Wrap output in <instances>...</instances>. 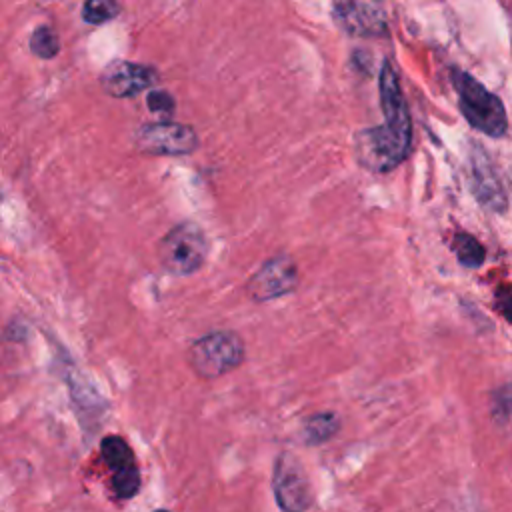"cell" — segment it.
<instances>
[{
	"label": "cell",
	"instance_id": "e0dca14e",
	"mask_svg": "<svg viewBox=\"0 0 512 512\" xmlns=\"http://www.w3.org/2000/svg\"><path fill=\"white\" fill-rule=\"evenodd\" d=\"M492 418L500 424H506L512 416V382L504 384L500 390L494 392L492 396Z\"/></svg>",
	"mask_w": 512,
	"mask_h": 512
},
{
	"label": "cell",
	"instance_id": "ac0fdd59",
	"mask_svg": "<svg viewBox=\"0 0 512 512\" xmlns=\"http://www.w3.org/2000/svg\"><path fill=\"white\" fill-rule=\"evenodd\" d=\"M496 302H498L500 314L512 324V290H500Z\"/></svg>",
	"mask_w": 512,
	"mask_h": 512
},
{
	"label": "cell",
	"instance_id": "5bb4252c",
	"mask_svg": "<svg viewBox=\"0 0 512 512\" xmlns=\"http://www.w3.org/2000/svg\"><path fill=\"white\" fill-rule=\"evenodd\" d=\"M30 50L34 56L42 58V60H52L58 56L60 52V36L58 32L48 26V24H42V26H36L32 36H30Z\"/></svg>",
	"mask_w": 512,
	"mask_h": 512
},
{
	"label": "cell",
	"instance_id": "d6986e66",
	"mask_svg": "<svg viewBox=\"0 0 512 512\" xmlns=\"http://www.w3.org/2000/svg\"><path fill=\"white\" fill-rule=\"evenodd\" d=\"M154 512H168V510H164V508H158V510H154Z\"/></svg>",
	"mask_w": 512,
	"mask_h": 512
},
{
	"label": "cell",
	"instance_id": "8fae6325",
	"mask_svg": "<svg viewBox=\"0 0 512 512\" xmlns=\"http://www.w3.org/2000/svg\"><path fill=\"white\" fill-rule=\"evenodd\" d=\"M472 160V188L480 204H484L490 210L502 212L506 210V194L502 190V184L492 170V164L486 160L484 152L480 148H474Z\"/></svg>",
	"mask_w": 512,
	"mask_h": 512
},
{
	"label": "cell",
	"instance_id": "ba28073f",
	"mask_svg": "<svg viewBox=\"0 0 512 512\" xmlns=\"http://www.w3.org/2000/svg\"><path fill=\"white\" fill-rule=\"evenodd\" d=\"M100 456L112 474V490L118 498L130 500L138 494L142 478L130 444L118 436H104L100 442Z\"/></svg>",
	"mask_w": 512,
	"mask_h": 512
},
{
	"label": "cell",
	"instance_id": "7a4b0ae2",
	"mask_svg": "<svg viewBox=\"0 0 512 512\" xmlns=\"http://www.w3.org/2000/svg\"><path fill=\"white\" fill-rule=\"evenodd\" d=\"M412 130L396 128L382 122L380 126H370L358 130L354 136L356 162L374 174H384L394 170L410 152Z\"/></svg>",
	"mask_w": 512,
	"mask_h": 512
},
{
	"label": "cell",
	"instance_id": "9c48e42d",
	"mask_svg": "<svg viewBox=\"0 0 512 512\" xmlns=\"http://www.w3.org/2000/svg\"><path fill=\"white\" fill-rule=\"evenodd\" d=\"M158 80L160 74L154 66L130 60H114L100 74V86L112 98H134L156 86Z\"/></svg>",
	"mask_w": 512,
	"mask_h": 512
},
{
	"label": "cell",
	"instance_id": "30bf717a",
	"mask_svg": "<svg viewBox=\"0 0 512 512\" xmlns=\"http://www.w3.org/2000/svg\"><path fill=\"white\" fill-rule=\"evenodd\" d=\"M332 16L338 28L350 36L378 38L388 34L386 12L376 2H336Z\"/></svg>",
	"mask_w": 512,
	"mask_h": 512
},
{
	"label": "cell",
	"instance_id": "2e32d148",
	"mask_svg": "<svg viewBox=\"0 0 512 512\" xmlns=\"http://www.w3.org/2000/svg\"><path fill=\"white\" fill-rule=\"evenodd\" d=\"M146 106L150 112L162 116V120H170L176 110V100L168 90H150L146 94Z\"/></svg>",
	"mask_w": 512,
	"mask_h": 512
},
{
	"label": "cell",
	"instance_id": "8992f818",
	"mask_svg": "<svg viewBox=\"0 0 512 512\" xmlns=\"http://www.w3.org/2000/svg\"><path fill=\"white\" fill-rule=\"evenodd\" d=\"M136 148L150 156H184L198 148V134L190 124L158 120L138 128Z\"/></svg>",
	"mask_w": 512,
	"mask_h": 512
},
{
	"label": "cell",
	"instance_id": "52a82bcc",
	"mask_svg": "<svg viewBox=\"0 0 512 512\" xmlns=\"http://www.w3.org/2000/svg\"><path fill=\"white\" fill-rule=\"evenodd\" d=\"M298 266L288 254L268 258L248 280L246 290L254 302H270L296 290Z\"/></svg>",
	"mask_w": 512,
	"mask_h": 512
},
{
	"label": "cell",
	"instance_id": "277c9868",
	"mask_svg": "<svg viewBox=\"0 0 512 512\" xmlns=\"http://www.w3.org/2000/svg\"><path fill=\"white\" fill-rule=\"evenodd\" d=\"M158 260L174 276L194 274L208 256V238L194 222H180L158 242Z\"/></svg>",
	"mask_w": 512,
	"mask_h": 512
},
{
	"label": "cell",
	"instance_id": "7c38bea8",
	"mask_svg": "<svg viewBox=\"0 0 512 512\" xmlns=\"http://www.w3.org/2000/svg\"><path fill=\"white\" fill-rule=\"evenodd\" d=\"M340 426H342V422L336 412H316L304 422L302 434H304L306 444L318 446V444H324L330 438H334L338 434Z\"/></svg>",
	"mask_w": 512,
	"mask_h": 512
},
{
	"label": "cell",
	"instance_id": "3957f363",
	"mask_svg": "<svg viewBox=\"0 0 512 512\" xmlns=\"http://www.w3.org/2000/svg\"><path fill=\"white\" fill-rule=\"evenodd\" d=\"M244 358V340L230 330L208 332L188 348V364L204 380H212L236 370Z\"/></svg>",
	"mask_w": 512,
	"mask_h": 512
},
{
	"label": "cell",
	"instance_id": "9a60e30c",
	"mask_svg": "<svg viewBox=\"0 0 512 512\" xmlns=\"http://www.w3.org/2000/svg\"><path fill=\"white\" fill-rule=\"evenodd\" d=\"M122 6L114 0H86L82 4V20L88 24H104L120 14Z\"/></svg>",
	"mask_w": 512,
	"mask_h": 512
},
{
	"label": "cell",
	"instance_id": "5b68a950",
	"mask_svg": "<svg viewBox=\"0 0 512 512\" xmlns=\"http://www.w3.org/2000/svg\"><path fill=\"white\" fill-rule=\"evenodd\" d=\"M272 494L282 512H308L312 508L310 478L292 452H280L274 462Z\"/></svg>",
	"mask_w": 512,
	"mask_h": 512
},
{
	"label": "cell",
	"instance_id": "4fadbf2b",
	"mask_svg": "<svg viewBox=\"0 0 512 512\" xmlns=\"http://www.w3.org/2000/svg\"><path fill=\"white\" fill-rule=\"evenodd\" d=\"M452 250L458 258V262L466 268H478L484 264L486 260V250L482 246V242L466 232H458L452 240Z\"/></svg>",
	"mask_w": 512,
	"mask_h": 512
},
{
	"label": "cell",
	"instance_id": "6da1fadb",
	"mask_svg": "<svg viewBox=\"0 0 512 512\" xmlns=\"http://www.w3.org/2000/svg\"><path fill=\"white\" fill-rule=\"evenodd\" d=\"M450 78L458 94V108L466 122L490 138L504 136L508 130V116L502 100L460 68H452Z\"/></svg>",
	"mask_w": 512,
	"mask_h": 512
}]
</instances>
